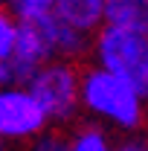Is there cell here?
<instances>
[{
  "label": "cell",
  "instance_id": "obj_1",
  "mask_svg": "<svg viewBox=\"0 0 148 151\" xmlns=\"http://www.w3.org/2000/svg\"><path fill=\"white\" fill-rule=\"evenodd\" d=\"M78 102L93 125H105L122 134H137L148 122V102L128 81L111 76L102 67H84L78 76Z\"/></svg>",
  "mask_w": 148,
  "mask_h": 151
},
{
  "label": "cell",
  "instance_id": "obj_2",
  "mask_svg": "<svg viewBox=\"0 0 148 151\" xmlns=\"http://www.w3.org/2000/svg\"><path fill=\"white\" fill-rule=\"evenodd\" d=\"M93 64L128 81L148 102V29L99 26L90 41Z\"/></svg>",
  "mask_w": 148,
  "mask_h": 151
},
{
  "label": "cell",
  "instance_id": "obj_3",
  "mask_svg": "<svg viewBox=\"0 0 148 151\" xmlns=\"http://www.w3.org/2000/svg\"><path fill=\"white\" fill-rule=\"evenodd\" d=\"M78 76H81V70L75 64H70V61H47L29 78L26 90L32 93L38 108L44 111L47 122L67 125V122H73L78 116V111H81Z\"/></svg>",
  "mask_w": 148,
  "mask_h": 151
},
{
  "label": "cell",
  "instance_id": "obj_4",
  "mask_svg": "<svg viewBox=\"0 0 148 151\" xmlns=\"http://www.w3.org/2000/svg\"><path fill=\"white\" fill-rule=\"evenodd\" d=\"M50 122L26 87H0V139L32 142Z\"/></svg>",
  "mask_w": 148,
  "mask_h": 151
},
{
  "label": "cell",
  "instance_id": "obj_5",
  "mask_svg": "<svg viewBox=\"0 0 148 151\" xmlns=\"http://www.w3.org/2000/svg\"><path fill=\"white\" fill-rule=\"evenodd\" d=\"M102 12L105 0H50V18L90 38L102 26Z\"/></svg>",
  "mask_w": 148,
  "mask_h": 151
},
{
  "label": "cell",
  "instance_id": "obj_6",
  "mask_svg": "<svg viewBox=\"0 0 148 151\" xmlns=\"http://www.w3.org/2000/svg\"><path fill=\"white\" fill-rule=\"evenodd\" d=\"M102 23L119 29H148V0H105Z\"/></svg>",
  "mask_w": 148,
  "mask_h": 151
},
{
  "label": "cell",
  "instance_id": "obj_7",
  "mask_svg": "<svg viewBox=\"0 0 148 151\" xmlns=\"http://www.w3.org/2000/svg\"><path fill=\"white\" fill-rule=\"evenodd\" d=\"M67 151H113L111 134L99 125H78L70 137H67Z\"/></svg>",
  "mask_w": 148,
  "mask_h": 151
},
{
  "label": "cell",
  "instance_id": "obj_8",
  "mask_svg": "<svg viewBox=\"0 0 148 151\" xmlns=\"http://www.w3.org/2000/svg\"><path fill=\"white\" fill-rule=\"evenodd\" d=\"M29 151H67V134L47 128L29 142Z\"/></svg>",
  "mask_w": 148,
  "mask_h": 151
},
{
  "label": "cell",
  "instance_id": "obj_9",
  "mask_svg": "<svg viewBox=\"0 0 148 151\" xmlns=\"http://www.w3.org/2000/svg\"><path fill=\"white\" fill-rule=\"evenodd\" d=\"M15 35H18V23H15V18H12L6 9H0V64L9 58V52H12Z\"/></svg>",
  "mask_w": 148,
  "mask_h": 151
},
{
  "label": "cell",
  "instance_id": "obj_10",
  "mask_svg": "<svg viewBox=\"0 0 148 151\" xmlns=\"http://www.w3.org/2000/svg\"><path fill=\"white\" fill-rule=\"evenodd\" d=\"M113 151H148V142L145 139H125V142L113 145Z\"/></svg>",
  "mask_w": 148,
  "mask_h": 151
},
{
  "label": "cell",
  "instance_id": "obj_11",
  "mask_svg": "<svg viewBox=\"0 0 148 151\" xmlns=\"http://www.w3.org/2000/svg\"><path fill=\"white\" fill-rule=\"evenodd\" d=\"M3 6H6V0H0V9H3Z\"/></svg>",
  "mask_w": 148,
  "mask_h": 151
},
{
  "label": "cell",
  "instance_id": "obj_12",
  "mask_svg": "<svg viewBox=\"0 0 148 151\" xmlns=\"http://www.w3.org/2000/svg\"><path fill=\"white\" fill-rule=\"evenodd\" d=\"M0 151H3V139H0Z\"/></svg>",
  "mask_w": 148,
  "mask_h": 151
}]
</instances>
